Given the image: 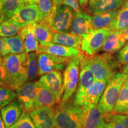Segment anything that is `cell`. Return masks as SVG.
<instances>
[{"label": "cell", "instance_id": "1", "mask_svg": "<svg viewBox=\"0 0 128 128\" xmlns=\"http://www.w3.org/2000/svg\"><path fill=\"white\" fill-rule=\"evenodd\" d=\"M27 54H10L3 57L10 87L16 90L28 82Z\"/></svg>", "mask_w": 128, "mask_h": 128}, {"label": "cell", "instance_id": "2", "mask_svg": "<svg viewBox=\"0 0 128 128\" xmlns=\"http://www.w3.org/2000/svg\"><path fill=\"white\" fill-rule=\"evenodd\" d=\"M82 107L67 101L58 104L55 108V128H81Z\"/></svg>", "mask_w": 128, "mask_h": 128}, {"label": "cell", "instance_id": "3", "mask_svg": "<svg viewBox=\"0 0 128 128\" xmlns=\"http://www.w3.org/2000/svg\"><path fill=\"white\" fill-rule=\"evenodd\" d=\"M76 12L65 4L54 6L52 12L44 20L54 32H70V28Z\"/></svg>", "mask_w": 128, "mask_h": 128}, {"label": "cell", "instance_id": "4", "mask_svg": "<svg viewBox=\"0 0 128 128\" xmlns=\"http://www.w3.org/2000/svg\"><path fill=\"white\" fill-rule=\"evenodd\" d=\"M82 53L71 58L64 72V94L60 103L70 100L77 88Z\"/></svg>", "mask_w": 128, "mask_h": 128}, {"label": "cell", "instance_id": "5", "mask_svg": "<svg viewBox=\"0 0 128 128\" xmlns=\"http://www.w3.org/2000/svg\"><path fill=\"white\" fill-rule=\"evenodd\" d=\"M126 78V74L118 73L114 75L107 83L98 104L101 109L104 113H110L113 109Z\"/></svg>", "mask_w": 128, "mask_h": 128}, {"label": "cell", "instance_id": "6", "mask_svg": "<svg viewBox=\"0 0 128 128\" xmlns=\"http://www.w3.org/2000/svg\"><path fill=\"white\" fill-rule=\"evenodd\" d=\"M113 30L108 27L92 30L82 36L81 49L88 56L96 55L102 49L105 41Z\"/></svg>", "mask_w": 128, "mask_h": 128}, {"label": "cell", "instance_id": "7", "mask_svg": "<svg viewBox=\"0 0 128 128\" xmlns=\"http://www.w3.org/2000/svg\"><path fill=\"white\" fill-rule=\"evenodd\" d=\"M110 55L103 54L88 56L84 54L85 63L93 74L96 80H101L108 82L114 76L112 68L110 66Z\"/></svg>", "mask_w": 128, "mask_h": 128}, {"label": "cell", "instance_id": "8", "mask_svg": "<svg viewBox=\"0 0 128 128\" xmlns=\"http://www.w3.org/2000/svg\"><path fill=\"white\" fill-rule=\"evenodd\" d=\"M107 83L104 81L96 80L84 92L76 94L73 102L76 104L81 107L98 104Z\"/></svg>", "mask_w": 128, "mask_h": 128}, {"label": "cell", "instance_id": "9", "mask_svg": "<svg viewBox=\"0 0 128 128\" xmlns=\"http://www.w3.org/2000/svg\"><path fill=\"white\" fill-rule=\"evenodd\" d=\"M39 76H42L52 71H63L66 68L70 58H64L45 54L38 53Z\"/></svg>", "mask_w": 128, "mask_h": 128}, {"label": "cell", "instance_id": "10", "mask_svg": "<svg viewBox=\"0 0 128 128\" xmlns=\"http://www.w3.org/2000/svg\"><path fill=\"white\" fill-rule=\"evenodd\" d=\"M40 87L38 81H28L16 90L18 100L26 111L33 110L34 101Z\"/></svg>", "mask_w": 128, "mask_h": 128}, {"label": "cell", "instance_id": "11", "mask_svg": "<svg viewBox=\"0 0 128 128\" xmlns=\"http://www.w3.org/2000/svg\"><path fill=\"white\" fill-rule=\"evenodd\" d=\"M9 20L23 27L28 24L39 23L44 20V17L34 4H28L22 6Z\"/></svg>", "mask_w": 128, "mask_h": 128}, {"label": "cell", "instance_id": "12", "mask_svg": "<svg viewBox=\"0 0 128 128\" xmlns=\"http://www.w3.org/2000/svg\"><path fill=\"white\" fill-rule=\"evenodd\" d=\"M39 82L55 96L56 104L61 102L64 94L63 78L60 71H52L41 76Z\"/></svg>", "mask_w": 128, "mask_h": 128}, {"label": "cell", "instance_id": "13", "mask_svg": "<svg viewBox=\"0 0 128 128\" xmlns=\"http://www.w3.org/2000/svg\"><path fill=\"white\" fill-rule=\"evenodd\" d=\"M37 128H55V108L42 107L28 112Z\"/></svg>", "mask_w": 128, "mask_h": 128}, {"label": "cell", "instance_id": "14", "mask_svg": "<svg viewBox=\"0 0 128 128\" xmlns=\"http://www.w3.org/2000/svg\"><path fill=\"white\" fill-rule=\"evenodd\" d=\"M106 113L102 111L98 104L82 107L81 128H97L104 120Z\"/></svg>", "mask_w": 128, "mask_h": 128}, {"label": "cell", "instance_id": "15", "mask_svg": "<svg viewBox=\"0 0 128 128\" xmlns=\"http://www.w3.org/2000/svg\"><path fill=\"white\" fill-rule=\"evenodd\" d=\"M23 111L24 108L18 99H14L1 108V116L6 128H15Z\"/></svg>", "mask_w": 128, "mask_h": 128}, {"label": "cell", "instance_id": "16", "mask_svg": "<svg viewBox=\"0 0 128 128\" xmlns=\"http://www.w3.org/2000/svg\"><path fill=\"white\" fill-rule=\"evenodd\" d=\"M92 17L83 10L76 12L70 28V32L73 34L83 36L92 31Z\"/></svg>", "mask_w": 128, "mask_h": 128}, {"label": "cell", "instance_id": "17", "mask_svg": "<svg viewBox=\"0 0 128 128\" xmlns=\"http://www.w3.org/2000/svg\"><path fill=\"white\" fill-rule=\"evenodd\" d=\"M18 34L23 42L24 52H38L39 48V42L35 33V23L28 24L21 28Z\"/></svg>", "mask_w": 128, "mask_h": 128}, {"label": "cell", "instance_id": "18", "mask_svg": "<svg viewBox=\"0 0 128 128\" xmlns=\"http://www.w3.org/2000/svg\"><path fill=\"white\" fill-rule=\"evenodd\" d=\"M38 53H45L57 56L71 58L78 55L81 52L76 48L51 43L46 45L39 46Z\"/></svg>", "mask_w": 128, "mask_h": 128}, {"label": "cell", "instance_id": "19", "mask_svg": "<svg viewBox=\"0 0 128 128\" xmlns=\"http://www.w3.org/2000/svg\"><path fill=\"white\" fill-rule=\"evenodd\" d=\"M124 4V0H90L88 8L90 12L94 15L119 10Z\"/></svg>", "mask_w": 128, "mask_h": 128}, {"label": "cell", "instance_id": "20", "mask_svg": "<svg viewBox=\"0 0 128 128\" xmlns=\"http://www.w3.org/2000/svg\"><path fill=\"white\" fill-rule=\"evenodd\" d=\"M126 42L123 30H113L105 41L102 50L108 54H113L120 50Z\"/></svg>", "mask_w": 128, "mask_h": 128}, {"label": "cell", "instance_id": "21", "mask_svg": "<svg viewBox=\"0 0 128 128\" xmlns=\"http://www.w3.org/2000/svg\"><path fill=\"white\" fill-rule=\"evenodd\" d=\"M83 57H84V54H82L81 64H80L81 70H80L79 81H78L76 94H80L84 92L96 80L92 71L85 63Z\"/></svg>", "mask_w": 128, "mask_h": 128}, {"label": "cell", "instance_id": "22", "mask_svg": "<svg viewBox=\"0 0 128 128\" xmlns=\"http://www.w3.org/2000/svg\"><path fill=\"white\" fill-rule=\"evenodd\" d=\"M82 37L73 34L71 32H55L53 43L72 47L80 50Z\"/></svg>", "mask_w": 128, "mask_h": 128}, {"label": "cell", "instance_id": "23", "mask_svg": "<svg viewBox=\"0 0 128 128\" xmlns=\"http://www.w3.org/2000/svg\"><path fill=\"white\" fill-rule=\"evenodd\" d=\"M4 42L2 56L10 54L24 53L23 42L18 34L7 38H2Z\"/></svg>", "mask_w": 128, "mask_h": 128}, {"label": "cell", "instance_id": "24", "mask_svg": "<svg viewBox=\"0 0 128 128\" xmlns=\"http://www.w3.org/2000/svg\"><path fill=\"white\" fill-rule=\"evenodd\" d=\"M55 33L44 20L35 23V33L39 46L53 43Z\"/></svg>", "mask_w": 128, "mask_h": 128}, {"label": "cell", "instance_id": "25", "mask_svg": "<svg viewBox=\"0 0 128 128\" xmlns=\"http://www.w3.org/2000/svg\"><path fill=\"white\" fill-rule=\"evenodd\" d=\"M40 84V87L34 101L33 110L42 107H54L56 104V100L54 94L41 83Z\"/></svg>", "mask_w": 128, "mask_h": 128}, {"label": "cell", "instance_id": "26", "mask_svg": "<svg viewBox=\"0 0 128 128\" xmlns=\"http://www.w3.org/2000/svg\"><path fill=\"white\" fill-rule=\"evenodd\" d=\"M128 27V6L124 4L115 16L108 28L113 30H124Z\"/></svg>", "mask_w": 128, "mask_h": 128}, {"label": "cell", "instance_id": "27", "mask_svg": "<svg viewBox=\"0 0 128 128\" xmlns=\"http://www.w3.org/2000/svg\"><path fill=\"white\" fill-rule=\"evenodd\" d=\"M119 10H112L103 13L94 14L92 17V26L94 30L107 28L118 13Z\"/></svg>", "mask_w": 128, "mask_h": 128}, {"label": "cell", "instance_id": "28", "mask_svg": "<svg viewBox=\"0 0 128 128\" xmlns=\"http://www.w3.org/2000/svg\"><path fill=\"white\" fill-rule=\"evenodd\" d=\"M38 52H32L27 54L26 70L28 81H34L39 76Z\"/></svg>", "mask_w": 128, "mask_h": 128}, {"label": "cell", "instance_id": "29", "mask_svg": "<svg viewBox=\"0 0 128 128\" xmlns=\"http://www.w3.org/2000/svg\"><path fill=\"white\" fill-rule=\"evenodd\" d=\"M128 105V84L125 81L120 91L118 100L110 113L122 114Z\"/></svg>", "mask_w": 128, "mask_h": 128}, {"label": "cell", "instance_id": "30", "mask_svg": "<svg viewBox=\"0 0 128 128\" xmlns=\"http://www.w3.org/2000/svg\"><path fill=\"white\" fill-rule=\"evenodd\" d=\"M22 28V26L10 20L4 21L0 24V36L1 38H7L15 36L18 34Z\"/></svg>", "mask_w": 128, "mask_h": 128}, {"label": "cell", "instance_id": "31", "mask_svg": "<svg viewBox=\"0 0 128 128\" xmlns=\"http://www.w3.org/2000/svg\"><path fill=\"white\" fill-rule=\"evenodd\" d=\"M6 20H9L23 5L20 0H1Z\"/></svg>", "mask_w": 128, "mask_h": 128}, {"label": "cell", "instance_id": "32", "mask_svg": "<svg viewBox=\"0 0 128 128\" xmlns=\"http://www.w3.org/2000/svg\"><path fill=\"white\" fill-rule=\"evenodd\" d=\"M17 95L14 90L7 87H0V109L16 99Z\"/></svg>", "mask_w": 128, "mask_h": 128}, {"label": "cell", "instance_id": "33", "mask_svg": "<svg viewBox=\"0 0 128 128\" xmlns=\"http://www.w3.org/2000/svg\"><path fill=\"white\" fill-rule=\"evenodd\" d=\"M33 4L44 17V19L52 12L54 4L52 0H34Z\"/></svg>", "mask_w": 128, "mask_h": 128}, {"label": "cell", "instance_id": "34", "mask_svg": "<svg viewBox=\"0 0 128 128\" xmlns=\"http://www.w3.org/2000/svg\"><path fill=\"white\" fill-rule=\"evenodd\" d=\"M15 128H37L32 120L29 112L24 110Z\"/></svg>", "mask_w": 128, "mask_h": 128}, {"label": "cell", "instance_id": "35", "mask_svg": "<svg viewBox=\"0 0 128 128\" xmlns=\"http://www.w3.org/2000/svg\"><path fill=\"white\" fill-rule=\"evenodd\" d=\"M104 120L111 123L112 128H124L118 114H112L111 113H106Z\"/></svg>", "mask_w": 128, "mask_h": 128}, {"label": "cell", "instance_id": "36", "mask_svg": "<svg viewBox=\"0 0 128 128\" xmlns=\"http://www.w3.org/2000/svg\"><path fill=\"white\" fill-rule=\"evenodd\" d=\"M0 87L10 88L8 82L7 74L3 61V57L1 56H0Z\"/></svg>", "mask_w": 128, "mask_h": 128}, {"label": "cell", "instance_id": "37", "mask_svg": "<svg viewBox=\"0 0 128 128\" xmlns=\"http://www.w3.org/2000/svg\"><path fill=\"white\" fill-rule=\"evenodd\" d=\"M118 58L120 63L124 65L128 64V42L119 51L118 54Z\"/></svg>", "mask_w": 128, "mask_h": 128}, {"label": "cell", "instance_id": "38", "mask_svg": "<svg viewBox=\"0 0 128 128\" xmlns=\"http://www.w3.org/2000/svg\"><path fill=\"white\" fill-rule=\"evenodd\" d=\"M63 4L71 7L76 12H78L81 9L79 4V0H64Z\"/></svg>", "mask_w": 128, "mask_h": 128}, {"label": "cell", "instance_id": "39", "mask_svg": "<svg viewBox=\"0 0 128 128\" xmlns=\"http://www.w3.org/2000/svg\"><path fill=\"white\" fill-rule=\"evenodd\" d=\"M119 118L124 128H128V115L124 114H118Z\"/></svg>", "mask_w": 128, "mask_h": 128}, {"label": "cell", "instance_id": "40", "mask_svg": "<svg viewBox=\"0 0 128 128\" xmlns=\"http://www.w3.org/2000/svg\"><path fill=\"white\" fill-rule=\"evenodd\" d=\"M4 21H6V16H5L4 12L2 10V3H1V1L0 0V24L2 23Z\"/></svg>", "mask_w": 128, "mask_h": 128}, {"label": "cell", "instance_id": "41", "mask_svg": "<svg viewBox=\"0 0 128 128\" xmlns=\"http://www.w3.org/2000/svg\"><path fill=\"white\" fill-rule=\"evenodd\" d=\"M97 128H112L111 123L103 120Z\"/></svg>", "mask_w": 128, "mask_h": 128}, {"label": "cell", "instance_id": "42", "mask_svg": "<svg viewBox=\"0 0 128 128\" xmlns=\"http://www.w3.org/2000/svg\"><path fill=\"white\" fill-rule=\"evenodd\" d=\"M90 1V0H79L80 6H81V7H85L87 6Z\"/></svg>", "mask_w": 128, "mask_h": 128}, {"label": "cell", "instance_id": "43", "mask_svg": "<svg viewBox=\"0 0 128 128\" xmlns=\"http://www.w3.org/2000/svg\"><path fill=\"white\" fill-rule=\"evenodd\" d=\"M3 48H4V42H3L2 38L0 36V56H2Z\"/></svg>", "mask_w": 128, "mask_h": 128}, {"label": "cell", "instance_id": "44", "mask_svg": "<svg viewBox=\"0 0 128 128\" xmlns=\"http://www.w3.org/2000/svg\"><path fill=\"white\" fill-rule=\"evenodd\" d=\"M52 1L53 3H54V6H58L63 4L64 0H52Z\"/></svg>", "mask_w": 128, "mask_h": 128}, {"label": "cell", "instance_id": "45", "mask_svg": "<svg viewBox=\"0 0 128 128\" xmlns=\"http://www.w3.org/2000/svg\"><path fill=\"white\" fill-rule=\"evenodd\" d=\"M33 1L34 0H20V2L23 6L28 4H33Z\"/></svg>", "mask_w": 128, "mask_h": 128}, {"label": "cell", "instance_id": "46", "mask_svg": "<svg viewBox=\"0 0 128 128\" xmlns=\"http://www.w3.org/2000/svg\"><path fill=\"white\" fill-rule=\"evenodd\" d=\"M123 32H124V38H125L126 40H128V28H126L125 29L123 30Z\"/></svg>", "mask_w": 128, "mask_h": 128}, {"label": "cell", "instance_id": "47", "mask_svg": "<svg viewBox=\"0 0 128 128\" xmlns=\"http://www.w3.org/2000/svg\"><path fill=\"white\" fill-rule=\"evenodd\" d=\"M0 128H6V126H5L4 124V122H3L2 118H1V114H0Z\"/></svg>", "mask_w": 128, "mask_h": 128}, {"label": "cell", "instance_id": "48", "mask_svg": "<svg viewBox=\"0 0 128 128\" xmlns=\"http://www.w3.org/2000/svg\"><path fill=\"white\" fill-rule=\"evenodd\" d=\"M123 73L126 74L128 73V64L126 65L124 67V70H123Z\"/></svg>", "mask_w": 128, "mask_h": 128}, {"label": "cell", "instance_id": "49", "mask_svg": "<svg viewBox=\"0 0 128 128\" xmlns=\"http://www.w3.org/2000/svg\"><path fill=\"white\" fill-rule=\"evenodd\" d=\"M122 114H124L128 115V106L125 109H124V112H123V113H122Z\"/></svg>", "mask_w": 128, "mask_h": 128}, {"label": "cell", "instance_id": "50", "mask_svg": "<svg viewBox=\"0 0 128 128\" xmlns=\"http://www.w3.org/2000/svg\"><path fill=\"white\" fill-rule=\"evenodd\" d=\"M126 82H127L128 84V73L127 74V78H126Z\"/></svg>", "mask_w": 128, "mask_h": 128}, {"label": "cell", "instance_id": "51", "mask_svg": "<svg viewBox=\"0 0 128 128\" xmlns=\"http://www.w3.org/2000/svg\"><path fill=\"white\" fill-rule=\"evenodd\" d=\"M124 3L126 5V6H128V1H126V2H124Z\"/></svg>", "mask_w": 128, "mask_h": 128}, {"label": "cell", "instance_id": "52", "mask_svg": "<svg viewBox=\"0 0 128 128\" xmlns=\"http://www.w3.org/2000/svg\"><path fill=\"white\" fill-rule=\"evenodd\" d=\"M126 1H128V0H126Z\"/></svg>", "mask_w": 128, "mask_h": 128}]
</instances>
